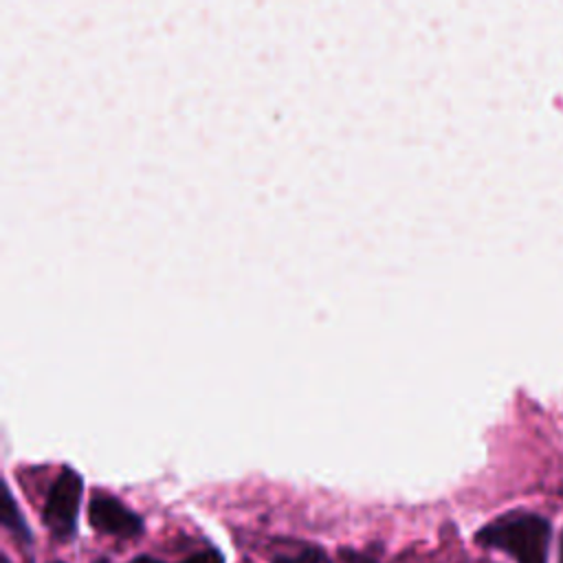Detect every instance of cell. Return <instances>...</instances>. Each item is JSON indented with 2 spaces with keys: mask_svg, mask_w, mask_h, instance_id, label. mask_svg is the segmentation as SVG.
I'll return each instance as SVG.
<instances>
[{
  "mask_svg": "<svg viewBox=\"0 0 563 563\" xmlns=\"http://www.w3.org/2000/svg\"><path fill=\"white\" fill-rule=\"evenodd\" d=\"M2 521L7 528L13 530V534H18L20 539H29V530H26V523L9 493V488H4V501H2Z\"/></svg>",
  "mask_w": 563,
  "mask_h": 563,
  "instance_id": "277c9868",
  "label": "cell"
},
{
  "mask_svg": "<svg viewBox=\"0 0 563 563\" xmlns=\"http://www.w3.org/2000/svg\"><path fill=\"white\" fill-rule=\"evenodd\" d=\"M559 563H563V534H561V545H559Z\"/></svg>",
  "mask_w": 563,
  "mask_h": 563,
  "instance_id": "52a82bcc",
  "label": "cell"
},
{
  "mask_svg": "<svg viewBox=\"0 0 563 563\" xmlns=\"http://www.w3.org/2000/svg\"><path fill=\"white\" fill-rule=\"evenodd\" d=\"M81 490V477L73 468H64L53 482L44 504V523L53 537L68 539L75 532Z\"/></svg>",
  "mask_w": 563,
  "mask_h": 563,
  "instance_id": "7a4b0ae2",
  "label": "cell"
},
{
  "mask_svg": "<svg viewBox=\"0 0 563 563\" xmlns=\"http://www.w3.org/2000/svg\"><path fill=\"white\" fill-rule=\"evenodd\" d=\"M273 563H328V559L317 548H299L297 552L277 554Z\"/></svg>",
  "mask_w": 563,
  "mask_h": 563,
  "instance_id": "5b68a950",
  "label": "cell"
},
{
  "mask_svg": "<svg viewBox=\"0 0 563 563\" xmlns=\"http://www.w3.org/2000/svg\"><path fill=\"white\" fill-rule=\"evenodd\" d=\"M97 563H106V561H97Z\"/></svg>",
  "mask_w": 563,
  "mask_h": 563,
  "instance_id": "ba28073f",
  "label": "cell"
},
{
  "mask_svg": "<svg viewBox=\"0 0 563 563\" xmlns=\"http://www.w3.org/2000/svg\"><path fill=\"white\" fill-rule=\"evenodd\" d=\"M475 539L486 548L508 552L517 563H545L550 523L534 512L515 510L486 523Z\"/></svg>",
  "mask_w": 563,
  "mask_h": 563,
  "instance_id": "6da1fadb",
  "label": "cell"
},
{
  "mask_svg": "<svg viewBox=\"0 0 563 563\" xmlns=\"http://www.w3.org/2000/svg\"><path fill=\"white\" fill-rule=\"evenodd\" d=\"M132 563H161V561H156V559H152V556H139V559H134ZM183 563H222V556H220V552H216V550H205V552H198V554L189 556V559L183 561Z\"/></svg>",
  "mask_w": 563,
  "mask_h": 563,
  "instance_id": "8992f818",
  "label": "cell"
},
{
  "mask_svg": "<svg viewBox=\"0 0 563 563\" xmlns=\"http://www.w3.org/2000/svg\"><path fill=\"white\" fill-rule=\"evenodd\" d=\"M88 517L90 523L103 534L136 537L143 530L141 517L110 495H95L88 506Z\"/></svg>",
  "mask_w": 563,
  "mask_h": 563,
  "instance_id": "3957f363",
  "label": "cell"
}]
</instances>
